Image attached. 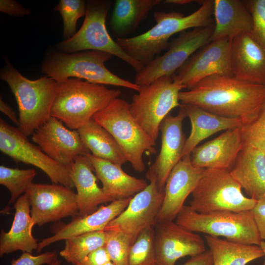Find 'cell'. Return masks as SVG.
<instances>
[{"label":"cell","instance_id":"d6986e66","mask_svg":"<svg viewBox=\"0 0 265 265\" xmlns=\"http://www.w3.org/2000/svg\"><path fill=\"white\" fill-rule=\"evenodd\" d=\"M206 169L194 166L190 155L183 157L171 171L166 181L163 202L157 221H174L204 176Z\"/></svg>","mask_w":265,"mask_h":265},{"label":"cell","instance_id":"44dd1931","mask_svg":"<svg viewBox=\"0 0 265 265\" xmlns=\"http://www.w3.org/2000/svg\"><path fill=\"white\" fill-rule=\"evenodd\" d=\"M242 146L239 128L228 130L196 146L190 154V160L196 167L230 171Z\"/></svg>","mask_w":265,"mask_h":265},{"label":"cell","instance_id":"9a60e30c","mask_svg":"<svg viewBox=\"0 0 265 265\" xmlns=\"http://www.w3.org/2000/svg\"><path fill=\"white\" fill-rule=\"evenodd\" d=\"M164 191L156 182L150 183L132 197L127 208L110 221L104 231L117 230L128 235L132 244L138 234L146 228L155 227L161 207Z\"/></svg>","mask_w":265,"mask_h":265},{"label":"cell","instance_id":"83f0119b","mask_svg":"<svg viewBox=\"0 0 265 265\" xmlns=\"http://www.w3.org/2000/svg\"><path fill=\"white\" fill-rule=\"evenodd\" d=\"M184 105L191 129L186 139L183 157L190 155L199 143L213 134L221 131L240 128L242 124L239 118L224 117L194 105Z\"/></svg>","mask_w":265,"mask_h":265},{"label":"cell","instance_id":"9c48e42d","mask_svg":"<svg viewBox=\"0 0 265 265\" xmlns=\"http://www.w3.org/2000/svg\"><path fill=\"white\" fill-rule=\"evenodd\" d=\"M110 5L106 0H88L80 29L70 38L58 43L56 47L65 53L90 50L106 52L125 61L138 73L144 66L128 55L107 30L106 20Z\"/></svg>","mask_w":265,"mask_h":265},{"label":"cell","instance_id":"4dcf8cb0","mask_svg":"<svg viewBox=\"0 0 265 265\" xmlns=\"http://www.w3.org/2000/svg\"><path fill=\"white\" fill-rule=\"evenodd\" d=\"M205 238L212 255L213 265H247L264 256L259 245L239 243L207 235Z\"/></svg>","mask_w":265,"mask_h":265},{"label":"cell","instance_id":"ba28073f","mask_svg":"<svg viewBox=\"0 0 265 265\" xmlns=\"http://www.w3.org/2000/svg\"><path fill=\"white\" fill-rule=\"evenodd\" d=\"M186 87L172 76H164L140 86L133 95L130 111L142 129L155 141L165 117L180 106L179 95Z\"/></svg>","mask_w":265,"mask_h":265},{"label":"cell","instance_id":"cb8c5ba5","mask_svg":"<svg viewBox=\"0 0 265 265\" xmlns=\"http://www.w3.org/2000/svg\"><path fill=\"white\" fill-rule=\"evenodd\" d=\"M15 210L10 230H1L0 256H3L18 250L32 253L36 251L38 243L32 234L35 225L30 214V206L26 193L23 194L14 204Z\"/></svg>","mask_w":265,"mask_h":265},{"label":"cell","instance_id":"b9f144b4","mask_svg":"<svg viewBox=\"0 0 265 265\" xmlns=\"http://www.w3.org/2000/svg\"><path fill=\"white\" fill-rule=\"evenodd\" d=\"M0 11L7 15L21 17L28 15L30 10L13 0H0Z\"/></svg>","mask_w":265,"mask_h":265},{"label":"cell","instance_id":"7bdbcfd3","mask_svg":"<svg viewBox=\"0 0 265 265\" xmlns=\"http://www.w3.org/2000/svg\"><path fill=\"white\" fill-rule=\"evenodd\" d=\"M182 265H213L212 255L209 250L191 257L186 263Z\"/></svg>","mask_w":265,"mask_h":265},{"label":"cell","instance_id":"277c9868","mask_svg":"<svg viewBox=\"0 0 265 265\" xmlns=\"http://www.w3.org/2000/svg\"><path fill=\"white\" fill-rule=\"evenodd\" d=\"M57 83L51 115L73 130L85 125L121 94L120 90L80 79L70 78Z\"/></svg>","mask_w":265,"mask_h":265},{"label":"cell","instance_id":"603a6c76","mask_svg":"<svg viewBox=\"0 0 265 265\" xmlns=\"http://www.w3.org/2000/svg\"><path fill=\"white\" fill-rule=\"evenodd\" d=\"M249 197L256 201L265 196V153L243 144L230 171Z\"/></svg>","mask_w":265,"mask_h":265},{"label":"cell","instance_id":"f35d334b","mask_svg":"<svg viewBox=\"0 0 265 265\" xmlns=\"http://www.w3.org/2000/svg\"><path fill=\"white\" fill-rule=\"evenodd\" d=\"M57 260V255L54 251H47L36 256L23 252L18 259L12 261L11 265H52Z\"/></svg>","mask_w":265,"mask_h":265},{"label":"cell","instance_id":"836d02e7","mask_svg":"<svg viewBox=\"0 0 265 265\" xmlns=\"http://www.w3.org/2000/svg\"><path fill=\"white\" fill-rule=\"evenodd\" d=\"M154 227L138 234L130 247L128 265H156Z\"/></svg>","mask_w":265,"mask_h":265},{"label":"cell","instance_id":"ac0fdd59","mask_svg":"<svg viewBox=\"0 0 265 265\" xmlns=\"http://www.w3.org/2000/svg\"><path fill=\"white\" fill-rule=\"evenodd\" d=\"M156 265H175L179 259L207 250L202 238L174 221L157 222L154 227Z\"/></svg>","mask_w":265,"mask_h":265},{"label":"cell","instance_id":"484cf974","mask_svg":"<svg viewBox=\"0 0 265 265\" xmlns=\"http://www.w3.org/2000/svg\"><path fill=\"white\" fill-rule=\"evenodd\" d=\"M93 171V166L86 155L78 156L70 168L80 216L90 214L96 211L100 205L113 201L98 186V178Z\"/></svg>","mask_w":265,"mask_h":265},{"label":"cell","instance_id":"4316f807","mask_svg":"<svg viewBox=\"0 0 265 265\" xmlns=\"http://www.w3.org/2000/svg\"><path fill=\"white\" fill-rule=\"evenodd\" d=\"M86 156L93 166L96 177L102 183L104 192L113 200L132 197L148 185L144 180L126 173L120 166L91 154Z\"/></svg>","mask_w":265,"mask_h":265},{"label":"cell","instance_id":"f1b7e54d","mask_svg":"<svg viewBox=\"0 0 265 265\" xmlns=\"http://www.w3.org/2000/svg\"><path fill=\"white\" fill-rule=\"evenodd\" d=\"M161 2V0H115L110 21L113 34L117 38H126Z\"/></svg>","mask_w":265,"mask_h":265},{"label":"cell","instance_id":"d6a6232c","mask_svg":"<svg viewBox=\"0 0 265 265\" xmlns=\"http://www.w3.org/2000/svg\"><path fill=\"white\" fill-rule=\"evenodd\" d=\"M36 174L33 168L20 169L0 166V184L6 187L11 194L8 205L14 204L23 193L26 192Z\"/></svg>","mask_w":265,"mask_h":265},{"label":"cell","instance_id":"7dc6e473","mask_svg":"<svg viewBox=\"0 0 265 265\" xmlns=\"http://www.w3.org/2000/svg\"><path fill=\"white\" fill-rule=\"evenodd\" d=\"M61 264V262L60 260H57L52 265H60Z\"/></svg>","mask_w":265,"mask_h":265},{"label":"cell","instance_id":"5bb4252c","mask_svg":"<svg viewBox=\"0 0 265 265\" xmlns=\"http://www.w3.org/2000/svg\"><path fill=\"white\" fill-rule=\"evenodd\" d=\"M231 42L225 38L210 42L194 53L172 77L188 90L212 75L233 76Z\"/></svg>","mask_w":265,"mask_h":265},{"label":"cell","instance_id":"5b68a950","mask_svg":"<svg viewBox=\"0 0 265 265\" xmlns=\"http://www.w3.org/2000/svg\"><path fill=\"white\" fill-rule=\"evenodd\" d=\"M112 56L99 51L53 52L42 63L41 70L57 82L71 78L83 79L91 83L123 87L138 92L139 86L115 75L106 67L105 63Z\"/></svg>","mask_w":265,"mask_h":265},{"label":"cell","instance_id":"d4e9b609","mask_svg":"<svg viewBox=\"0 0 265 265\" xmlns=\"http://www.w3.org/2000/svg\"><path fill=\"white\" fill-rule=\"evenodd\" d=\"M213 18L210 42L224 38L231 41L240 34L252 32V17L243 1L214 0Z\"/></svg>","mask_w":265,"mask_h":265},{"label":"cell","instance_id":"60d3db41","mask_svg":"<svg viewBox=\"0 0 265 265\" xmlns=\"http://www.w3.org/2000/svg\"><path fill=\"white\" fill-rule=\"evenodd\" d=\"M110 261V257L104 246L89 253L76 265H103Z\"/></svg>","mask_w":265,"mask_h":265},{"label":"cell","instance_id":"2e32d148","mask_svg":"<svg viewBox=\"0 0 265 265\" xmlns=\"http://www.w3.org/2000/svg\"><path fill=\"white\" fill-rule=\"evenodd\" d=\"M31 139L49 157L70 169L78 156L91 154L77 130L52 116L33 132Z\"/></svg>","mask_w":265,"mask_h":265},{"label":"cell","instance_id":"e0dca14e","mask_svg":"<svg viewBox=\"0 0 265 265\" xmlns=\"http://www.w3.org/2000/svg\"><path fill=\"white\" fill-rule=\"evenodd\" d=\"M187 116L185 106L181 104L178 113H170L160 126L161 145L159 154L146 172L149 181H154L159 188L164 190L166 181L171 171L182 159L186 141L183 130V121Z\"/></svg>","mask_w":265,"mask_h":265},{"label":"cell","instance_id":"681fc988","mask_svg":"<svg viewBox=\"0 0 265 265\" xmlns=\"http://www.w3.org/2000/svg\"></svg>","mask_w":265,"mask_h":265},{"label":"cell","instance_id":"7a4b0ae2","mask_svg":"<svg viewBox=\"0 0 265 265\" xmlns=\"http://www.w3.org/2000/svg\"><path fill=\"white\" fill-rule=\"evenodd\" d=\"M201 6L186 16L179 12L156 11V24L146 32L132 37L117 38L116 42L130 56L145 66L164 50L170 38L188 29L214 26V0L200 2Z\"/></svg>","mask_w":265,"mask_h":265},{"label":"cell","instance_id":"f546056e","mask_svg":"<svg viewBox=\"0 0 265 265\" xmlns=\"http://www.w3.org/2000/svg\"><path fill=\"white\" fill-rule=\"evenodd\" d=\"M77 131L93 156L120 166L128 161L114 137L93 119Z\"/></svg>","mask_w":265,"mask_h":265},{"label":"cell","instance_id":"74e56055","mask_svg":"<svg viewBox=\"0 0 265 265\" xmlns=\"http://www.w3.org/2000/svg\"><path fill=\"white\" fill-rule=\"evenodd\" d=\"M243 2L252 17L251 34L265 51V0H248Z\"/></svg>","mask_w":265,"mask_h":265},{"label":"cell","instance_id":"d590c367","mask_svg":"<svg viewBox=\"0 0 265 265\" xmlns=\"http://www.w3.org/2000/svg\"><path fill=\"white\" fill-rule=\"evenodd\" d=\"M106 232L105 244L111 261L115 265H128L132 241L130 237L123 232L112 230Z\"/></svg>","mask_w":265,"mask_h":265},{"label":"cell","instance_id":"bcb514c9","mask_svg":"<svg viewBox=\"0 0 265 265\" xmlns=\"http://www.w3.org/2000/svg\"><path fill=\"white\" fill-rule=\"evenodd\" d=\"M259 246H260V247L262 249V250H263V251L264 252V257H265V260H264V263L262 264V265H265V240H262Z\"/></svg>","mask_w":265,"mask_h":265},{"label":"cell","instance_id":"ffe728a7","mask_svg":"<svg viewBox=\"0 0 265 265\" xmlns=\"http://www.w3.org/2000/svg\"><path fill=\"white\" fill-rule=\"evenodd\" d=\"M132 197L113 200L106 206L101 205L95 212L86 215H78L68 223H57L53 227V235L38 243L37 253L56 241L65 240L86 233L104 231L108 223L128 206Z\"/></svg>","mask_w":265,"mask_h":265},{"label":"cell","instance_id":"7c38bea8","mask_svg":"<svg viewBox=\"0 0 265 265\" xmlns=\"http://www.w3.org/2000/svg\"><path fill=\"white\" fill-rule=\"evenodd\" d=\"M214 26L196 27L179 33L167 51L155 57L135 76L138 86L148 84L164 76H172L197 50L210 42Z\"/></svg>","mask_w":265,"mask_h":265},{"label":"cell","instance_id":"4fadbf2b","mask_svg":"<svg viewBox=\"0 0 265 265\" xmlns=\"http://www.w3.org/2000/svg\"><path fill=\"white\" fill-rule=\"evenodd\" d=\"M25 193L35 225L41 226L79 215L77 193L63 185L32 183Z\"/></svg>","mask_w":265,"mask_h":265},{"label":"cell","instance_id":"e575fe53","mask_svg":"<svg viewBox=\"0 0 265 265\" xmlns=\"http://www.w3.org/2000/svg\"><path fill=\"white\" fill-rule=\"evenodd\" d=\"M54 9L62 17L63 36L66 40L76 34L78 19L85 16L86 2L83 0H61Z\"/></svg>","mask_w":265,"mask_h":265},{"label":"cell","instance_id":"3957f363","mask_svg":"<svg viewBox=\"0 0 265 265\" xmlns=\"http://www.w3.org/2000/svg\"><path fill=\"white\" fill-rule=\"evenodd\" d=\"M0 78L9 86L19 110V128L28 136L51 117L58 83L47 76L36 80L23 76L9 62L0 70Z\"/></svg>","mask_w":265,"mask_h":265},{"label":"cell","instance_id":"1f68e13d","mask_svg":"<svg viewBox=\"0 0 265 265\" xmlns=\"http://www.w3.org/2000/svg\"><path fill=\"white\" fill-rule=\"evenodd\" d=\"M60 255L69 264L76 265L92 251L105 246L106 232L86 233L66 239Z\"/></svg>","mask_w":265,"mask_h":265},{"label":"cell","instance_id":"8fae6325","mask_svg":"<svg viewBox=\"0 0 265 265\" xmlns=\"http://www.w3.org/2000/svg\"><path fill=\"white\" fill-rule=\"evenodd\" d=\"M0 150L17 164L23 162L42 170L53 184L75 188L70 169L53 160L31 143L19 128L0 119Z\"/></svg>","mask_w":265,"mask_h":265},{"label":"cell","instance_id":"6da1fadb","mask_svg":"<svg viewBox=\"0 0 265 265\" xmlns=\"http://www.w3.org/2000/svg\"><path fill=\"white\" fill-rule=\"evenodd\" d=\"M179 99L183 105H194L224 117L239 118L245 124L258 116L265 102V85L233 76L215 75L181 91Z\"/></svg>","mask_w":265,"mask_h":265},{"label":"cell","instance_id":"7402d4cb","mask_svg":"<svg viewBox=\"0 0 265 265\" xmlns=\"http://www.w3.org/2000/svg\"><path fill=\"white\" fill-rule=\"evenodd\" d=\"M233 76L251 83L265 84V51L251 33H245L231 42Z\"/></svg>","mask_w":265,"mask_h":265},{"label":"cell","instance_id":"ab89813d","mask_svg":"<svg viewBox=\"0 0 265 265\" xmlns=\"http://www.w3.org/2000/svg\"><path fill=\"white\" fill-rule=\"evenodd\" d=\"M250 212L256 224L261 239L265 240V196L257 201L255 205Z\"/></svg>","mask_w":265,"mask_h":265},{"label":"cell","instance_id":"f6af8a7d","mask_svg":"<svg viewBox=\"0 0 265 265\" xmlns=\"http://www.w3.org/2000/svg\"><path fill=\"white\" fill-rule=\"evenodd\" d=\"M193 1H194V0H166L164 1V2L173 4L184 5L191 3Z\"/></svg>","mask_w":265,"mask_h":265},{"label":"cell","instance_id":"8d00e7d4","mask_svg":"<svg viewBox=\"0 0 265 265\" xmlns=\"http://www.w3.org/2000/svg\"><path fill=\"white\" fill-rule=\"evenodd\" d=\"M243 144L251 145L265 153V102L257 117L239 128Z\"/></svg>","mask_w":265,"mask_h":265},{"label":"cell","instance_id":"30bf717a","mask_svg":"<svg viewBox=\"0 0 265 265\" xmlns=\"http://www.w3.org/2000/svg\"><path fill=\"white\" fill-rule=\"evenodd\" d=\"M191 194L189 206L198 212L250 211L257 202L242 193L230 171L222 169H206Z\"/></svg>","mask_w":265,"mask_h":265},{"label":"cell","instance_id":"ee69618b","mask_svg":"<svg viewBox=\"0 0 265 265\" xmlns=\"http://www.w3.org/2000/svg\"><path fill=\"white\" fill-rule=\"evenodd\" d=\"M0 110L6 115L15 125L19 126V116H17L16 112L10 106L3 101L1 96L0 99Z\"/></svg>","mask_w":265,"mask_h":265},{"label":"cell","instance_id":"52a82bcc","mask_svg":"<svg viewBox=\"0 0 265 265\" xmlns=\"http://www.w3.org/2000/svg\"><path fill=\"white\" fill-rule=\"evenodd\" d=\"M176 222L192 232L223 237L235 242L260 245L262 241L250 211H215L198 212L184 205Z\"/></svg>","mask_w":265,"mask_h":265},{"label":"cell","instance_id":"c3c4849f","mask_svg":"<svg viewBox=\"0 0 265 265\" xmlns=\"http://www.w3.org/2000/svg\"><path fill=\"white\" fill-rule=\"evenodd\" d=\"M103 265H115L114 263H113L111 261L108 262L105 264Z\"/></svg>","mask_w":265,"mask_h":265},{"label":"cell","instance_id":"8992f818","mask_svg":"<svg viewBox=\"0 0 265 265\" xmlns=\"http://www.w3.org/2000/svg\"><path fill=\"white\" fill-rule=\"evenodd\" d=\"M92 119L114 137L133 169L142 172L145 168V152H157L156 141L149 136L132 115L130 104L116 98L97 112Z\"/></svg>","mask_w":265,"mask_h":265}]
</instances>
